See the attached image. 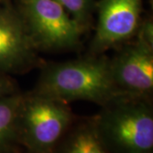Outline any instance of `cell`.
I'll list each match as a JSON object with an SVG mask.
<instances>
[{
	"label": "cell",
	"mask_w": 153,
	"mask_h": 153,
	"mask_svg": "<svg viewBox=\"0 0 153 153\" xmlns=\"http://www.w3.org/2000/svg\"><path fill=\"white\" fill-rule=\"evenodd\" d=\"M34 92L66 103L86 100L101 106L123 95L113 81L110 59L98 55L47 66Z\"/></svg>",
	"instance_id": "obj_1"
},
{
	"label": "cell",
	"mask_w": 153,
	"mask_h": 153,
	"mask_svg": "<svg viewBox=\"0 0 153 153\" xmlns=\"http://www.w3.org/2000/svg\"><path fill=\"white\" fill-rule=\"evenodd\" d=\"M93 120L111 153H153V110L146 98L119 96Z\"/></svg>",
	"instance_id": "obj_2"
},
{
	"label": "cell",
	"mask_w": 153,
	"mask_h": 153,
	"mask_svg": "<svg viewBox=\"0 0 153 153\" xmlns=\"http://www.w3.org/2000/svg\"><path fill=\"white\" fill-rule=\"evenodd\" d=\"M73 122L68 103L37 92L23 95L17 123V144L28 153H54Z\"/></svg>",
	"instance_id": "obj_3"
},
{
	"label": "cell",
	"mask_w": 153,
	"mask_h": 153,
	"mask_svg": "<svg viewBox=\"0 0 153 153\" xmlns=\"http://www.w3.org/2000/svg\"><path fill=\"white\" fill-rule=\"evenodd\" d=\"M17 10L39 51L75 49L81 44L83 30L55 0H19Z\"/></svg>",
	"instance_id": "obj_4"
},
{
	"label": "cell",
	"mask_w": 153,
	"mask_h": 153,
	"mask_svg": "<svg viewBox=\"0 0 153 153\" xmlns=\"http://www.w3.org/2000/svg\"><path fill=\"white\" fill-rule=\"evenodd\" d=\"M98 22L90 51L100 55L135 37L141 23L142 0H100Z\"/></svg>",
	"instance_id": "obj_5"
},
{
	"label": "cell",
	"mask_w": 153,
	"mask_h": 153,
	"mask_svg": "<svg viewBox=\"0 0 153 153\" xmlns=\"http://www.w3.org/2000/svg\"><path fill=\"white\" fill-rule=\"evenodd\" d=\"M135 37L110 59L111 71L123 95L147 98L153 90V45Z\"/></svg>",
	"instance_id": "obj_6"
},
{
	"label": "cell",
	"mask_w": 153,
	"mask_h": 153,
	"mask_svg": "<svg viewBox=\"0 0 153 153\" xmlns=\"http://www.w3.org/2000/svg\"><path fill=\"white\" fill-rule=\"evenodd\" d=\"M38 51L18 10L0 4V72L27 71L40 61Z\"/></svg>",
	"instance_id": "obj_7"
},
{
	"label": "cell",
	"mask_w": 153,
	"mask_h": 153,
	"mask_svg": "<svg viewBox=\"0 0 153 153\" xmlns=\"http://www.w3.org/2000/svg\"><path fill=\"white\" fill-rule=\"evenodd\" d=\"M54 153H111L99 135L93 118L72 123Z\"/></svg>",
	"instance_id": "obj_8"
},
{
	"label": "cell",
	"mask_w": 153,
	"mask_h": 153,
	"mask_svg": "<svg viewBox=\"0 0 153 153\" xmlns=\"http://www.w3.org/2000/svg\"><path fill=\"white\" fill-rule=\"evenodd\" d=\"M23 94L18 92L0 97V147L17 144V123Z\"/></svg>",
	"instance_id": "obj_9"
},
{
	"label": "cell",
	"mask_w": 153,
	"mask_h": 153,
	"mask_svg": "<svg viewBox=\"0 0 153 153\" xmlns=\"http://www.w3.org/2000/svg\"><path fill=\"white\" fill-rule=\"evenodd\" d=\"M60 4L73 20L81 27L83 32L89 28L92 23L95 3L94 0H55Z\"/></svg>",
	"instance_id": "obj_10"
},
{
	"label": "cell",
	"mask_w": 153,
	"mask_h": 153,
	"mask_svg": "<svg viewBox=\"0 0 153 153\" xmlns=\"http://www.w3.org/2000/svg\"><path fill=\"white\" fill-rule=\"evenodd\" d=\"M16 92V90L13 81L6 74L0 72V97Z\"/></svg>",
	"instance_id": "obj_11"
},
{
	"label": "cell",
	"mask_w": 153,
	"mask_h": 153,
	"mask_svg": "<svg viewBox=\"0 0 153 153\" xmlns=\"http://www.w3.org/2000/svg\"><path fill=\"white\" fill-rule=\"evenodd\" d=\"M0 153H19L16 150L15 146H8V147H0Z\"/></svg>",
	"instance_id": "obj_12"
},
{
	"label": "cell",
	"mask_w": 153,
	"mask_h": 153,
	"mask_svg": "<svg viewBox=\"0 0 153 153\" xmlns=\"http://www.w3.org/2000/svg\"><path fill=\"white\" fill-rule=\"evenodd\" d=\"M1 1H2V0H0V2H1Z\"/></svg>",
	"instance_id": "obj_13"
}]
</instances>
